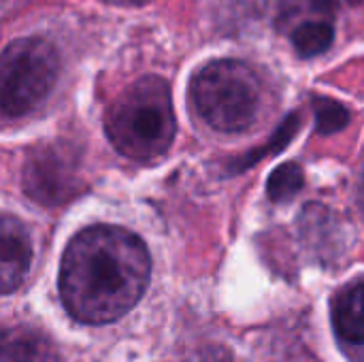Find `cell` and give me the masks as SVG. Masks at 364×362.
Returning <instances> with one entry per match:
<instances>
[{
	"instance_id": "1",
	"label": "cell",
	"mask_w": 364,
	"mask_h": 362,
	"mask_svg": "<svg viewBox=\"0 0 364 362\" xmlns=\"http://www.w3.org/2000/svg\"><path fill=\"white\" fill-rule=\"evenodd\" d=\"M149 277L147 245L126 228L96 224L68 243L58 288L75 320L100 326L134 309L149 286Z\"/></svg>"
},
{
	"instance_id": "2",
	"label": "cell",
	"mask_w": 364,
	"mask_h": 362,
	"mask_svg": "<svg viewBox=\"0 0 364 362\" xmlns=\"http://www.w3.org/2000/svg\"><path fill=\"white\" fill-rule=\"evenodd\" d=\"M105 130L122 156L141 164L160 160L177 132L168 83L156 75L134 81L107 111Z\"/></svg>"
},
{
	"instance_id": "3",
	"label": "cell",
	"mask_w": 364,
	"mask_h": 362,
	"mask_svg": "<svg viewBox=\"0 0 364 362\" xmlns=\"http://www.w3.org/2000/svg\"><path fill=\"white\" fill-rule=\"evenodd\" d=\"M192 102L200 117L220 132L247 130L260 107L256 73L239 60H213L205 64L190 85Z\"/></svg>"
},
{
	"instance_id": "4",
	"label": "cell",
	"mask_w": 364,
	"mask_h": 362,
	"mask_svg": "<svg viewBox=\"0 0 364 362\" xmlns=\"http://www.w3.org/2000/svg\"><path fill=\"white\" fill-rule=\"evenodd\" d=\"M60 55L51 41L26 36L9 43L0 60V109L4 117L34 111L53 90Z\"/></svg>"
},
{
	"instance_id": "5",
	"label": "cell",
	"mask_w": 364,
	"mask_h": 362,
	"mask_svg": "<svg viewBox=\"0 0 364 362\" xmlns=\"http://www.w3.org/2000/svg\"><path fill=\"white\" fill-rule=\"evenodd\" d=\"M26 196L43 207H60L83 192L81 151L68 141L43 143L30 151L21 173Z\"/></svg>"
},
{
	"instance_id": "6",
	"label": "cell",
	"mask_w": 364,
	"mask_h": 362,
	"mask_svg": "<svg viewBox=\"0 0 364 362\" xmlns=\"http://www.w3.org/2000/svg\"><path fill=\"white\" fill-rule=\"evenodd\" d=\"M32 265V241L26 226L11 215L0 224V284L2 294H11L21 286Z\"/></svg>"
},
{
	"instance_id": "7",
	"label": "cell",
	"mask_w": 364,
	"mask_h": 362,
	"mask_svg": "<svg viewBox=\"0 0 364 362\" xmlns=\"http://www.w3.org/2000/svg\"><path fill=\"white\" fill-rule=\"evenodd\" d=\"M331 318L337 337L350 346L364 344V282L341 288L331 303Z\"/></svg>"
},
{
	"instance_id": "8",
	"label": "cell",
	"mask_w": 364,
	"mask_h": 362,
	"mask_svg": "<svg viewBox=\"0 0 364 362\" xmlns=\"http://www.w3.org/2000/svg\"><path fill=\"white\" fill-rule=\"evenodd\" d=\"M0 362H60V356L43 333L17 326L2 335Z\"/></svg>"
},
{
	"instance_id": "9",
	"label": "cell",
	"mask_w": 364,
	"mask_h": 362,
	"mask_svg": "<svg viewBox=\"0 0 364 362\" xmlns=\"http://www.w3.org/2000/svg\"><path fill=\"white\" fill-rule=\"evenodd\" d=\"M335 41V28L331 21L316 19L303 21L292 32V47L301 58H316L324 53Z\"/></svg>"
},
{
	"instance_id": "10",
	"label": "cell",
	"mask_w": 364,
	"mask_h": 362,
	"mask_svg": "<svg viewBox=\"0 0 364 362\" xmlns=\"http://www.w3.org/2000/svg\"><path fill=\"white\" fill-rule=\"evenodd\" d=\"M303 183H305L303 169L294 162H286L277 166L267 179V194L273 203H286L303 190Z\"/></svg>"
},
{
	"instance_id": "11",
	"label": "cell",
	"mask_w": 364,
	"mask_h": 362,
	"mask_svg": "<svg viewBox=\"0 0 364 362\" xmlns=\"http://www.w3.org/2000/svg\"><path fill=\"white\" fill-rule=\"evenodd\" d=\"M314 113H316V130L318 134H337L341 132L348 122H350V111L339 102L328 96H316L311 100Z\"/></svg>"
},
{
	"instance_id": "12",
	"label": "cell",
	"mask_w": 364,
	"mask_h": 362,
	"mask_svg": "<svg viewBox=\"0 0 364 362\" xmlns=\"http://www.w3.org/2000/svg\"><path fill=\"white\" fill-rule=\"evenodd\" d=\"M299 128H301V115H299V113H292V115H288V117L284 119V124L277 128L275 137H271L269 145H267L264 149H254V151L245 154V158H241V160H237V162H235V169L243 171V169L252 166L254 162L262 160L264 156H269V154H275V151H282V149H284V147H286V145H288V143L294 139V134L299 132Z\"/></svg>"
},
{
	"instance_id": "13",
	"label": "cell",
	"mask_w": 364,
	"mask_h": 362,
	"mask_svg": "<svg viewBox=\"0 0 364 362\" xmlns=\"http://www.w3.org/2000/svg\"><path fill=\"white\" fill-rule=\"evenodd\" d=\"M107 4H122V6H141V4H147L151 0H102Z\"/></svg>"
},
{
	"instance_id": "14",
	"label": "cell",
	"mask_w": 364,
	"mask_h": 362,
	"mask_svg": "<svg viewBox=\"0 0 364 362\" xmlns=\"http://www.w3.org/2000/svg\"><path fill=\"white\" fill-rule=\"evenodd\" d=\"M358 207H360V213L364 218V171L360 175V181H358Z\"/></svg>"
},
{
	"instance_id": "15",
	"label": "cell",
	"mask_w": 364,
	"mask_h": 362,
	"mask_svg": "<svg viewBox=\"0 0 364 362\" xmlns=\"http://www.w3.org/2000/svg\"><path fill=\"white\" fill-rule=\"evenodd\" d=\"M350 4H364V0H350Z\"/></svg>"
}]
</instances>
